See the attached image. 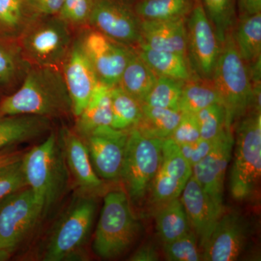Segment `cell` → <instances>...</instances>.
Listing matches in <instances>:
<instances>
[{
  "mask_svg": "<svg viewBox=\"0 0 261 261\" xmlns=\"http://www.w3.org/2000/svg\"><path fill=\"white\" fill-rule=\"evenodd\" d=\"M23 0H0V34L16 41L32 20Z\"/></svg>",
  "mask_w": 261,
  "mask_h": 261,
  "instance_id": "cell-32",
  "label": "cell"
},
{
  "mask_svg": "<svg viewBox=\"0 0 261 261\" xmlns=\"http://www.w3.org/2000/svg\"><path fill=\"white\" fill-rule=\"evenodd\" d=\"M200 247L198 238L192 230L173 241L163 243V252L168 260H202V251Z\"/></svg>",
  "mask_w": 261,
  "mask_h": 261,
  "instance_id": "cell-36",
  "label": "cell"
},
{
  "mask_svg": "<svg viewBox=\"0 0 261 261\" xmlns=\"http://www.w3.org/2000/svg\"><path fill=\"white\" fill-rule=\"evenodd\" d=\"M12 252L5 249L0 248V261H5L9 260L11 256Z\"/></svg>",
  "mask_w": 261,
  "mask_h": 261,
  "instance_id": "cell-45",
  "label": "cell"
},
{
  "mask_svg": "<svg viewBox=\"0 0 261 261\" xmlns=\"http://www.w3.org/2000/svg\"><path fill=\"white\" fill-rule=\"evenodd\" d=\"M96 204L82 197L73 201L49 238L44 260H65L85 243L92 228Z\"/></svg>",
  "mask_w": 261,
  "mask_h": 261,
  "instance_id": "cell-8",
  "label": "cell"
},
{
  "mask_svg": "<svg viewBox=\"0 0 261 261\" xmlns=\"http://www.w3.org/2000/svg\"><path fill=\"white\" fill-rule=\"evenodd\" d=\"M238 15L261 13V0H238Z\"/></svg>",
  "mask_w": 261,
  "mask_h": 261,
  "instance_id": "cell-43",
  "label": "cell"
},
{
  "mask_svg": "<svg viewBox=\"0 0 261 261\" xmlns=\"http://www.w3.org/2000/svg\"><path fill=\"white\" fill-rule=\"evenodd\" d=\"M163 141L145 137L135 128L129 130L121 178L134 204L149 194L162 161Z\"/></svg>",
  "mask_w": 261,
  "mask_h": 261,
  "instance_id": "cell-7",
  "label": "cell"
},
{
  "mask_svg": "<svg viewBox=\"0 0 261 261\" xmlns=\"http://www.w3.org/2000/svg\"><path fill=\"white\" fill-rule=\"evenodd\" d=\"M200 129V138L214 140L231 129V123L226 108L216 103L195 113Z\"/></svg>",
  "mask_w": 261,
  "mask_h": 261,
  "instance_id": "cell-34",
  "label": "cell"
},
{
  "mask_svg": "<svg viewBox=\"0 0 261 261\" xmlns=\"http://www.w3.org/2000/svg\"><path fill=\"white\" fill-rule=\"evenodd\" d=\"M80 30L76 39L99 83L109 87L118 85L135 48L120 44L89 27Z\"/></svg>",
  "mask_w": 261,
  "mask_h": 261,
  "instance_id": "cell-9",
  "label": "cell"
},
{
  "mask_svg": "<svg viewBox=\"0 0 261 261\" xmlns=\"http://www.w3.org/2000/svg\"><path fill=\"white\" fill-rule=\"evenodd\" d=\"M154 215L156 230L163 243L173 241L192 230L179 197L168 202Z\"/></svg>",
  "mask_w": 261,
  "mask_h": 261,
  "instance_id": "cell-27",
  "label": "cell"
},
{
  "mask_svg": "<svg viewBox=\"0 0 261 261\" xmlns=\"http://www.w3.org/2000/svg\"><path fill=\"white\" fill-rule=\"evenodd\" d=\"M216 36L223 44L238 20V0H200Z\"/></svg>",
  "mask_w": 261,
  "mask_h": 261,
  "instance_id": "cell-31",
  "label": "cell"
},
{
  "mask_svg": "<svg viewBox=\"0 0 261 261\" xmlns=\"http://www.w3.org/2000/svg\"><path fill=\"white\" fill-rule=\"evenodd\" d=\"M142 111L140 121L134 128L149 138H170L181 117V111L146 105H142Z\"/></svg>",
  "mask_w": 261,
  "mask_h": 261,
  "instance_id": "cell-26",
  "label": "cell"
},
{
  "mask_svg": "<svg viewBox=\"0 0 261 261\" xmlns=\"http://www.w3.org/2000/svg\"><path fill=\"white\" fill-rule=\"evenodd\" d=\"M135 50L158 76L167 77L187 82L195 73L192 70L188 57L178 53L151 49L140 43Z\"/></svg>",
  "mask_w": 261,
  "mask_h": 261,
  "instance_id": "cell-22",
  "label": "cell"
},
{
  "mask_svg": "<svg viewBox=\"0 0 261 261\" xmlns=\"http://www.w3.org/2000/svg\"><path fill=\"white\" fill-rule=\"evenodd\" d=\"M111 87L99 83L94 88L87 106L77 117L75 130L81 138L99 127L111 126Z\"/></svg>",
  "mask_w": 261,
  "mask_h": 261,
  "instance_id": "cell-23",
  "label": "cell"
},
{
  "mask_svg": "<svg viewBox=\"0 0 261 261\" xmlns=\"http://www.w3.org/2000/svg\"><path fill=\"white\" fill-rule=\"evenodd\" d=\"M132 261H156L159 255L155 247L151 244H146L140 247L130 257Z\"/></svg>",
  "mask_w": 261,
  "mask_h": 261,
  "instance_id": "cell-42",
  "label": "cell"
},
{
  "mask_svg": "<svg viewBox=\"0 0 261 261\" xmlns=\"http://www.w3.org/2000/svg\"><path fill=\"white\" fill-rule=\"evenodd\" d=\"M243 118L237 128L228 183L231 197L238 201L253 195L261 176V113L252 111Z\"/></svg>",
  "mask_w": 261,
  "mask_h": 261,
  "instance_id": "cell-6",
  "label": "cell"
},
{
  "mask_svg": "<svg viewBox=\"0 0 261 261\" xmlns=\"http://www.w3.org/2000/svg\"><path fill=\"white\" fill-rule=\"evenodd\" d=\"M61 69L71 101L72 114L77 118L87 106L99 81L76 37Z\"/></svg>",
  "mask_w": 261,
  "mask_h": 261,
  "instance_id": "cell-17",
  "label": "cell"
},
{
  "mask_svg": "<svg viewBox=\"0 0 261 261\" xmlns=\"http://www.w3.org/2000/svg\"><path fill=\"white\" fill-rule=\"evenodd\" d=\"M61 145L67 165L79 185L89 190L101 186L102 180L94 171L88 149L80 136L64 127L61 130Z\"/></svg>",
  "mask_w": 261,
  "mask_h": 261,
  "instance_id": "cell-19",
  "label": "cell"
},
{
  "mask_svg": "<svg viewBox=\"0 0 261 261\" xmlns=\"http://www.w3.org/2000/svg\"><path fill=\"white\" fill-rule=\"evenodd\" d=\"M157 79L158 75L135 50L122 73L118 85L142 105Z\"/></svg>",
  "mask_w": 261,
  "mask_h": 261,
  "instance_id": "cell-25",
  "label": "cell"
},
{
  "mask_svg": "<svg viewBox=\"0 0 261 261\" xmlns=\"http://www.w3.org/2000/svg\"><path fill=\"white\" fill-rule=\"evenodd\" d=\"M25 152L20 149H13L11 147L0 150V167L9 164L23 157Z\"/></svg>",
  "mask_w": 261,
  "mask_h": 261,
  "instance_id": "cell-44",
  "label": "cell"
},
{
  "mask_svg": "<svg viewBox=\"0 0 261 261\" xmlns=\"http://www.w3.org/2000/svg\"><path fill=\"white\" fill-rule=\"evenodd\" d=\"M96 1L97 0H64L58 16L73 30L88 27Z\"/></svg>",
  "mask_w": 261,
  "mask_h": 261,
  "instance_id": "cell-37",
  "label": "cell"
},
{
  "mask_svg": "<svg viewBox=\"0 0 261 261\" xmlns=\"http://www.w3.org/2000/svg\"><path fill=\"white\" fill-rule=\"evenodd\" d=\"M216 103L221 104L212 80L195 75L184 84L178 108L181 113L195 114Z\"/></svg>",
  "mask_w": 261,
  "mask_h": 261,
  "instance_id": "cell-29",
  "label": "cell"
},
{
  "mask_svg": "<svg viewBox=\"0 0 261 261\" xmlns=\"http://www.w3.org/2000/svg\"><path fill=\"white\" fill-rule=\"evenodd\" d=\"M64 154L55 132L22 158L27 186L45 212L59 198L67 181Z\"/></svg>",
  "mask_w": 261,
  "mask_h": 261,
  "instance_id": "cell-3",
  "label": "cell"
},
{
  "mask_svg": "<svg viewBox=\"0 0 261 261\" xmlns=\"http://www.w3.org/2000/svg\"><path fill=\"white\" fill-rule=\"evenodd\" d=\"M50 119L32 115L0 117V150L43 135L49 130Z\"/></svg>",
  "mask_w": 261,
  "mask_h": 261,
  "instance_id": "cell-21",
  "label": "cell"
},
{
  "mask_svg": "<svg viewBox=\"0 0 261 261\" xmlns=\"http://www.w3.org/2000/svg\"><path fill=\"white\" fill-rule=\"evenodd\" d=\"M29 66L18 46L16 49H10L0 42V88L23 80Z\"/></svg>",
  "mask_w": 261,
  "mask_h": 261,
  "instance_id": "cell-35",
  "label": "cell"
},
{
  "mask_svg": "<svg viewBox=\"0 0 261 261\" xmlns=\"http://www.w3.org/2000/svg\"><path fill=\"white\" fill-rule=\"evenodd\" d=\"M111 126L117 129L129 130L138 124L142 117V105L127 94L119 85L111 87Z\"/></svg>",
  "mask_w": 261,
  "mask_h": 261,
  "instance_id": "cell-30",
  "label": "cell"
},
{
  "mask_svg": "<svg viewBox=\"0 0 261 261\" xmlns=\"http://www.w3.org/2000/svg\"><path fill=\"white\" fill-rule=\"evenodd\" d=\"M43 211L29 187L0 202V248L13 252L37 223Z\"/></svg>",
  "mask_w": 261,
  "mask_h": 261,
  "instance_id": "cell-12",
  "label": "cell"
},
{
  "mask_svg": "<svg viewBox=\"0 0 261 261\" xmlns=\"http://www.w3.org/2000/svg\"><path fill=\"white\" fill-rule=\"evenodd\" d=\"M221 136L214 140H204L200 138L193 143L180 145V150L187 162L190 163L192 167H193L214 148Z\"/></svg>",
  "mask_w": 261,
  "mask_h": 261,
  "instance_id": "cell-40",
  "label": "cell"
},
{
  "mask_svg": "<svg viewBox=\"0 0 261 261\" xmlns=\"http://www.w3.org/2000/svg\"><path fill=\"white\" fill-rule=\"evenodd\" d=\"M186 20L187 19L142 20L140 43L155 50L178 53L187 56Z\"/></svg>",
  "mask_w": 261,
  "mask_h": 261,
  "instance_id": "cell-20",
  "label": "cell"
},
{
  "mask_svg": "<svg viewBox=\"0 0 261 261\" xmlns=\"http://www.w3.org/2000/svg\"><path fill=\"white\" fill-rule=\"evenodd\" d=\"M234 142L231 129L224 132L214 148L192 167V176L221 212H224L225 176Z\"/></svg>",
  "mask_w": 261,
  "mask_h": 261,
  "instance_id": "cell-16",
  "label": "cell"
},
{
  "mask_svg": "<svg viewBox=\"0 0 261 261\" xmlns=\"http://www.w3.org/2000/svg\"><path fill=\"white\" fill-rule=\"evenodd\" d=\"M64 0H23L25 9L32 18L58 15Z\"/></svg>",
  "mask_w": 261,
  "mask_h": 261,
  "instance_id": "cell-41",
  "label": "cell"
},
{
  "mask_svg": "<svg viewBox=\"0 0 261 261\" xmlns=\"http://www.w3.org/2000/svg\"><path fill=\"white\" fill-rule=\"evenodd\" d=\"M170 138L178 146L193 143L200 140V129L195 113H181L179 123Z\"/></svg>",
  "mask_w": 261,
  "mask_h": 261,
  "instance_id": "cell-39",
  "label": "cell"
},
{
  "mask_svg": "<svg viewBox=\"0 0 261 261\" xmlns=\"http://www.w3.org/2000/svg\"><path fill=\"white\" fill-rule=\"evenodd\" d=\"M179 199L202 250L224 212L218 209L193 176L187 181Z\"/></svg>",
  "mask_w": 261,
  "mask_h": 261,
  "instance_id": "cell-18",
  "label": "cell"
},
{
  "mask_svg": "<svg viewBox=\"0 0 261 261\" xmlns=\"http://www.w3.org/2000/svg\"><path fill=\"white\" fill-rule=\"evenodd\" d=\"M237 49L248 66L261 62V13L238 15L232 31Z\"/></svg>",
  "mask_w": 261,
  "mask_h": 261,
  "instance_id": "cell-24",
  "label": "cell"
},
{
  "mask_svg": "<svg viewBox=\"0 0 261 261\" xmlns=\"http://www.w3.org/2000/svg\"><path fill=\"white\" fill-rule=\"evenodd\" d=\"M192 176V167L182 154L179 146L171 138L164 140L162 161L148 194L154 214L178 198Z\"/></svg>",
  "mask_w": 261,
  "mask_h": 261,
  "instance_id": "cell-13",
  "label": "cell"
},
{
  "mask_svg": "<svg viewBox=\"0 0 261 261\" xmlns=\"http://www.w3.org/2000/svg\"><path fill=\"white\" fill-rule=\"evenodd\" d=\"M249 238L246 220L234 211L224 212L202 248V260H237L245 252Z\"/></svg>",
  "mask_w": 261,
  "mask_h": 261,
  "instance_id": "cell-15",
  "label": "cell"
},
{
  "mask_svg": "<svg viewBox=\"0 0 261 261\" xmlns=\"http://www.w3.org/2000/svg\"><path fill=\"white\" fill-rule=\"evenodd\" d=\"M129 130L101 126L82 138L99 177L111 181L121 178Z\"/></svg>",
  "mask_w": 261,
  "mask_h": 261,
  "instance_id": "cell-14",
  "label": "cell"
},
{
  "mask_svg": "<svg viewBox=\"0 0 261 261\" xmlns=\"http://www.w3.org/2000/svg\"><path fill=\"white\" fill-rule=\"evenodd\" d=\"M140 228L128 195L123 191L109 192L105 197L94 233V253L105 259L120 256L134 243Z\"/></svg>",
  "mask_w": 261,
  "mask_h": 261,
  "instance_id": "cell-5",
  "label": "cell"
},
{
  "mask_svg": "<svg viewBox=\"0 0 261 261\" xmlns=\"http://www.w3.org/2000/svg\"><path fill=\"white\" fill-rule=\"evenodd\" d=\"M74 39L73 29L53 15L32 18L16 42L29 65L61 68Z\"/></svg>",
  "mask_w": 261,
  "mask_h": 261,
  "instance_id": "cell-4",
  "label": "cell"
},
{
  "mask_svg": "<svg viewBox=\"0 0 261 261\" xmlns=\"http://www.w3.org/2000/svg\"><path fill=\"white\" fill-rule=\"evenodd\" d=\"M72 114L61 68L30 65L21 85L0 102V117L32 115L60 118Z\"/></svg>",
  "mask_w": 261,
  "mask_h": 261,
  "instance_id": "cell-1",
  "label": "cell"
},
{
  "mask_svg": "<svg viewBox=\"0 0 261 261\" xmlns=\"http://www.w3.org/2000/svg\"><path fill=\"white\" fill-rule=\"evenodd\" d=\"M185 83L184 81L158 76L142 105L179 111V101Z\"/></svg>",
  "mask_w": 261,
  "mask_h": 261,
  "instance_id": "cell-33",
  "label": "cell"
},
{
  "mask_svg": "<svg viewBox=\"0 0 261 261\" xmlns=\"http://www.w3.org/2000/svg\"><path fill=\"white\" fill-rule=\"evenodd\" d=\"M196 0H138L136 13L142 20H173L187 19Z\"/></svg>",
  "mask_w": 261,
  "mask_h": 261,
  "instance_id": "cell-28",
  "label": "cell"
},
{
  "mask_svg": "<svg viewBox=\"0 0 261 261\" xmlns=\"http://www.w3.org/2000/svg\"><path fill=\"white\" fill-rule=\"evenodd\" d=\"M135 4L132 0H97L89 27L135 49L142 41V20Z\"/></svg>",
  "mask_w": 261,
  "mask_h": 261,
  "instance_id": "cell-10",
  "label": "cell"
},
{
  "mask_svg": "<svg viewBox=\"0 0 261 261\" xmlns=\"http://www.w3.org/2000/svg\"><path fill=\"white\" fill-rule=\"evenodd\" d=\"M22 158L0 167V202L12 194L28 187L24 175Z\"/></svg>",
  "mask_w": 261,
  "mask_h": 261,
  "instance_id": "cell-38",
  "label": "cell"
},
{
  "mask_svg": "<svg viewBox=\"0 0 261 261\" xmlns=\"http://www.w3.org/2000/svg\"><path fill=\"white\" fill-rule=\"evenodd\" d=\"M187 56L194 73L200 78L212 80L213 73L221 50L210 20L201 4L195 7L186 20Z\"/></svg>",
  "mask_w": 261,
  "mask_h": 261,
  "instance_id": "cell-11",
  "label": "cell"
},
{
  "mask_svg": "<svg viewBox=\"0 0 261 261\" xmlns=\"http://www.w3.org/2000/svg\"><path fill=\"white\" fill-rule=\"evenodd\" d=\"M212 81L231 123L257 110L250 70L237 49L232 32L221 45Z\"/></svg>",
  "mask_w": 261,
  "mask_h": 261,
  "instance_id": "cell-2",
  "label": "cell"
}]
</instances>
